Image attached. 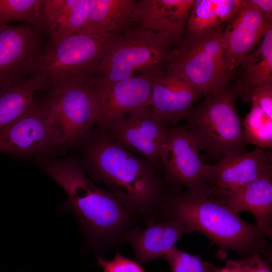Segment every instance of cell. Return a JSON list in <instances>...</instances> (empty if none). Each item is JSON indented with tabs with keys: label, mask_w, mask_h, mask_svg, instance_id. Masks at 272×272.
I'll return each mask as SVG.
<instances>
[{
	"label": "cell",
	"mask_w": 272,
	"mask_h": 272,
	"mask_svg": "<svg viewBox=\"0 0 272 272\" xmlns=\"http://www.w3.org/2000/svg\"><path fill=\"white\" fill-rule=\"evenodd\" d=\"M170 127L150 105H145L119 120L106 132L160 169V154Z\"/></svg>",
	"instance_id": "obj_12"
},
{
	"label": "cell",
	"mask_w": 272,
	"mask_h": 272,
	"mask_svg": "<svg viewBox=\"0 0 272 272\" xmlns=\"http://www.w3.org/2000/svg\"><path fill=\"white\" fill-rule=\"evenodd\" d=\"M50 87L44 75L35 73L20 83L0 90V129L24 113L34 103V94Z\"/></svg>",
	"instance_id": "obj_23"
},
{
	"label": "cell",
	"mask_w": 272,
	"mask_h": 272,
	"mask_svg": "<svg viewBox=\"0 0 272 272\" xmlns=\"http://www.w3.org/2000/svg\"><path fill=\"white\" fill-rule=\"evenodd\" d=\"M40 33L25 23L0 27V90L21 82L34 74L41 50Z\"/></svg>",
	"instance_id": "obj_11"
},
{
	"label": "cell",
	"mask_w": 272,
	"mask_h": 272,
	"mask_svg": "<svg viewBox=\"0 0 272 272\" xmlns=\"http://www.w3.org/2000/svg\"><path fill=\"white\" fill-rule=\"evenodd\" d=\"M191 232L177 221L162 218L151 219L144 229H132L124 239L131 245L136 261L141 265L163 257L185 234Z\"/></svg>",
	"instance_id": "obj_18"
},
{
	"label": "cell",
	"mask_w": 272,
	"mask_h": 272,
	"mask_svg": "<svg viewBox=\"0 0 272 272\" xmlns=\"http://www.w3.org/2000/svg\"><path fill=\"white\" fill-rule=\"evenodd\" d=\"M245 101L256 104L270 118H272V82L260 85L239 90Z\"/></svg>",
	"instance_id": "obj_28"
},
{
	"label": "cell",
	"mask_w": 272,
	"mask_h": 272,
	"mask_svg": "<svg viewBox=\"0 0 272 272\" xmlns=\"http://www.w3.org/2000/svg\"><path fill=\"white\" fill-rule=\"evenodd\" d=\"M42 4V0H0V27L24 21L38 31Z\"/></svg>",
	"instance_id": "obj_26"
},
{
	"label": "cell",
	"mask_w": 272,
	"mask_h": 272,
	"mask_svg": "<svg viewBox=\"0 0 272 272\" xmlns=\"http://www.w3.org/2000/svg\"><path fill=\"white\" fill-rule=\"evenodd\" d=\"M199 150L185 125L170 127L160 156V170L166 184L176 189L185 187L194 195L209 197L211 189L200 174L203 163Z\"/></svg>",
	"instance_id": "obj_9"
},
{
	"label": "cell",
	"mask_w": 272,
	"mask_h": 272,
	"mask_svg": "<svg viewBox=\"0 0 272 272\" xmlns=\"http://www.w3.org/2000/svg\"><path fill=\"white\" fill-rule=\"evenodd\" d=\"M237 213L253 215L259 228L269 238L272 235V169L232 192L216 198Z\"/></svg>",
	"instance_id": "obj_19"
},
{
	"label": "cell",
	"mask_w": 272,
	"mask_h": 272,
	"mask_svg": "<svg viewBox=\"0 0 272 272\" xmlns=\"http://www.w3.org/2000/svg\"><path fill=\"white\" fill-rule=\"evenodd\" d=\"M67 149L62 125L47 98L35 100L21 116L0 129V153L56 158Z\"/></svg>",
	"instance_id": "obj_8"
},
{
	"label": "cell",
	"mask_w": 272,
	"mask_h": 272,
	"mask_svg": "<svg viewBox=\"0 0 272 272\" xmlns=\"http://www.w3.org/2000/svg\"><path fill=\"white\" fill-rule=\"evenodd\" d=\"M272 169L271 152L256 147L250 152L223 157L215 164H203L201 175L211 189L208 197L235 191Z\"/></svg>",
	"instance_id": "obj_13"
},
{
	"label": "cell",
	"mask_w": 272,
	"mask_h": 272,
	"mask_svg": "<svg viewBox=\"0 0 272 272\" xmlns=\"http://www.w3.org/2000/svg\"><path fill=\"white\" fill-rule=\"evenodd\" d=\"M270 29L272 22L250 0H242L236 13L225 24L223 41L230 69L235 71Z\"/></svg>",
	"instance_id": "obj_15"
},
{
	"label": "cell",
	"mask_w": 272,
	"mask_h": 272,
	"mask_svg": "<svg viewBox=\"0 0 272 272\" xmlns=\"http://www.w3.org/2000/svg\"><path fill=\"white\" fill-rule=\"evenodd\" d=\"M160 208L162 218L177 221L191 233L200 232L222 250L235 252L241 259L261 253L270 259L269 238L257 224L246 222L216 199L172 187Z\"/></svg>",
	"instance_id": "obj_3"
},
{
	"label": "cell",
	"mask_w": 272,
	"mask_h": 272,
	"mask_svg": "<svg viewBox=\"0 0 272 272\" xmlns=\"http://www.w3.org/2000/svg\"><path fill=\"white\" fill-rule=\"evenodd\" d=\"M250 110L241 120L248 144L265 150L272 148V118L254 102H250Z\"/></svg>",
	"instance_id": "obj_25"
},
{
	"label": "cell",
	"mask_w": 272,
	"mask_h": 272,
	"mask_svg": "<svg viewBox=\"0 0 272 272\" xmlns=\"http://www.w3.org/2000/svg\"><path fill=\"white\" fill-rule=\"evenodd\" d=\"M244 88L272 82V29L242 60Z\"/></svg>",
	"instance_id": "obj_24"
},
{
	"label": "cell",
	"mask_w": 272,
	"mask_h": 272,
	"mask_svg": "<svg viewBox=\"0 0 272 272\" xmlns=\"http://www.w3.org/2000/svg\"><path fill=\"white\" fill-rule=\"evenodd\" d=\"M225 24L198 37H183L164 69L194 85L206 96L229 85L235 71L230 69L226 58Z\"/></svg>",
	"instance_id": "obj_7"
},
{
	"label": "cell",
	"mask_w": 272,
	"mask_h": 272,
	"mask_svg": "<svg viewBox=\"0 0 272 272\" xmlns=\"http://www.w3.org/2000/svg\"><path fill=\"white\" fill-rule=\"evenodd\" d=\"M216 272H247L246 259L229 260L225 266Z\"/></svg>",
	"instance_id": "obj_31"
},
{
	"label": "cell",
	"mask_w": 272,
	"mask_h": 272,
	"mask_svg": "<svg viewBox=\"0 0 272 272\" xmlns=\"http://www.w3.org/2000/svg\"><path fill=\"white\" fill-rule=\"evenodd\" d=\"M152 75L142 74L109 83L98 82L93 78L98 108L96 126L108 131L134 110L150 105Z\"/></svg>",
	"instance_id": "obj_14"
},
{
	"label": "cell",
	"mask_w": 272,
	"mask_h": 272,
	"mask_svg": "<svg viewBox=\"0 0 272 272\" xmlns=\"http://www.w3.org/2000/svg\"><path fill=\"white\" fill-rule=\"evenodd\" d=\"M163 258L171 272H216L219 268L211 262L203 261L199 255L184 252L176 246Z\"/></svg>",
	"instance_id": "obj_27"
},
{
	"label": "cell",
	"mask_w": 272,
	"mask_h": 272,
	"mask_svg": "<svg viewBox=\"0 0 272 272\" xmlns=\"http://www.w3.org/2000/svg\"><path fill=\"white\" fill-rule=\"evenodd\" d=\"M97 263L103 272H147L137 261H133L119 253L107 260L99 256Z\"/></svg>",
	"instance_id": "obj_29"
},
{
	"label": "cell",
	"mask_w": 272,
	"mask_h": 272,
	"mask_svg": "<svg viewBox=\"0 0 272 272\" xmlns=\"http://www.w3.org/2000/svg\"><path fill=\"white\" fill-rule=\"evenodd\" d=\"M167 36L139 26L117 34L94 80L109 83L164 69L173 50Z\"/></svg>",
	"instance_id": "obj_5"
},
{
	"label": "cell",
	"mask_w": 272,
	"mask_h": 272,
	"mask_svg": "<svg viewBox=\"0 0 272 272\" xmlns=\"http://www.w3.org/2000/svg\"><path fill=\"white\" fill-rule=\"evenodd\" d=\"M242 0H195L184 37L201 36L225 24L237 12Z\"/></svg>",
	"instance_id": "obj_22"
},
{
	"label": "cell",
	"mask_w": 272,
	"mask_h": 272,
	"mask_svg": "<svg viewBox=\"0 0 272 272\" xmlns=\"http://www.w3.org/2000/svg\"><path fill=\"white\" fill-rule=\"evenodd\" d=\"M270 22H272L271 0H250Z\"/></svg>",
	"instance_id": "obj_32"
},
{
	"label": "cell",
	"mask_w": 272,
	"mask_h": 272,
	"mask_svg": "<svg viewBox=\"0 0 272 272\" xmlns=\"http://www.w3.org/2000/svg\"><path fill=\"white\" fill-rule=\"evenodd\" d=\"M150 105L170 126L184 120L193 103L204 95L190 82L164 69L152 75Z\"/></svg>",
	"instance_id": "obj_16"
},
{
	"label": "cell",
	"mask_w": 272,
	"mask_h": 272,
	"mask_svg": "<svg viewBox=\"0 0 272 272\" xmlns=\"http://www.w3.org/2000/svg\"><path fill=\"white\" fill-rule=\"evenodd\" d=\"M76 145L90 178L103 185L132 213L148 214L161 208L167 190L156 165L96 126Z\"/></svg>",
	"instance_id": "obj_1"
},
{
	"label": "cell",
	"mask_w": 272,
	"mask_h": 272,
	"mask_svg": "<svg viewBox=\"0 0 272 272\" xmlns=\"http://www.w3.org/2000/svg\"><path fill=\"white\" fill-rule=\"evenodd\" d=\"M117 34L93 36L77 33L49 42L37 58L34 73L44 75L50 87L88 81L95 76Z\"/></svg>",
	"instance_id": "obj_6"
},
{
	"label": "cell",
	"mask_w": 272,
	"mask_h": 272,
	"mask_svg": "<svg viewBox=\"0 0 272 272\" xmlns=\"http://www.w3.org/2000/svg\"><path fill=\"white\" fill-rule=\"evenodd\" d=\"M92 78L52 86L47 97L62 125L67 148L96 125L98 101Z\"/></svg>",
	"instance_id": "obj_10"
},
{
	"label": "cell",
	"mask_w": 272,
	"mask_h": 272,
	"mask_svg": "<svg viewBox=\"0 0 272 272\" xmlns=\"http://www.w3.org/2000/svg\"><path fill=\"white\" fill-rule=\"evenodd\" d=\"M138 23V1L89 0L88 18L78 33L93 36L120 34Z\"/></svg>",
	"instance_id": "obj_20"
},
{
	"label": "cell",
	"mask_w": 272,
	"mask_h": 272,
	"mask_svg": "<svg viewBox=\"0 0 272 272\" xmlns=\"http://www.w3.org/2000/svg\"><path fill=\"white\" fill-rule=\"evenodd\" d=\"M45 172L65 192L64 209L72 211L95 248L112 246L124 239L132 213L112 193L96 185L77 157L37 159Z\"/></svg>",
	"instance_id": "obj_2"
},
{
	"label": "cell",
	"mask_w": 272,
	"mask_h": 272,
	"mask_svg": "<svg viewBox=\"0 0 272 272\" xmlns=\"http://www.w3.org/2000/svg\"><path fill=\"white\" fill-rule=\"evenodd\" d=\"M247 272H271L269 261L257 254L246 259Z\"/></svg>",
	"instance_id": "obj_30"
},
{
	"label": "cell",
	"mask_w": 272,
	"mask_h": 272,
	"mask_svg": "<svg viewBox=\"0 0 272 272\" xmlns=\"http://www.w3.org/2000/svg\"><path fill=\"white\" fill-rule=\"evenodd\" d=\"M238 96V87L225 86L207 95L184 119L200 150L213 158L246 151L248 143L236 106Z\"/></svg>",
	"instance_id": "obj_4"
},
{
	"label": "cell",
	"mask_w": 272,
	"mask_h": 272,
	"mask_svg": "<svg viewBox=\"0 0 272 272\" xmlns=\"http://www.w3.org/2000/svg\"><path fill=\"white\" fill-rule=\"evenodd\" d=\"M89 11V0H42L39 32L48 34L49 42L79 32Z\"/></svg>",
	"instance_id": "obj_21"
},
{
	"label": "cell",
	"mask_w": 272,
	"mask_h": 272,
	"mask_svg": "<svg viewBox=\"0 0 272 272\" xmlns=\"http://www.w3.org/2000/svg\"><path fill=\"white\" fill-rule=\"evenodd\" d=\"M194 1H139V26L168 37L178 46L184 37Z\"/></svg>",
	"instance_id": "obj_17"
}]
</instances>
